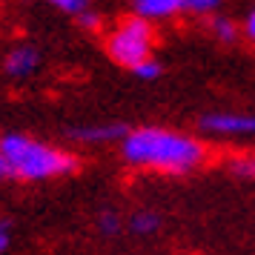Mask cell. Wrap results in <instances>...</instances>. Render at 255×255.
Masks as SVG:
<instances>
[{
	"label": "cell",
	"instance_id": "obj_1",
	"mask_svg": "<svg viewBox=\"0 0 255 255\" xmlns=\"http://www.w3.org/2000/svg\"><path fill=\"white\" fill-rule=\"evenodd\" d=\"M121 155L132 169L186 175L207 161V146L186 132L166 127H135L121 138Z\"/></svg>",
	"mask_w": 255,
	"mask_h": 255
},
{
	"label": "cell",
	"instance_id": "obj_2",
	"mask_svg": "<svg viewBox=\"0 0 255 255\" xmlns=\"http://www.w3.org/2000/svg\"><path fill=\"white\" fill-rule=\"evenodd\" d=\"M0 155L6 163V175L20 181H49L78 169V158L72 152L23 132H6L0 138Z\"/></svg>",
	"mask_w": 255,
	"mask_h": 255
},
{
	"label": "cell",
	"instance_id": "obj_3",
	"mask_svg": "<svg viewBox=\"0 0 255 255\" xmlns=\"http://www.w3.org/2000/svg\"><path fill=\"white\" fill-rule=\"evenodd\" d=\"M104 49L109 60L124 66V69H135L138 63H143L146 58H152V49H155V32L152 23L143 17H127L106 35Z\"/></svg>",
	"mask_w": 255,
	"mask_h": 255
},
{
	"label": "cell",
	"instance_id": "obj_4",
	"mask_svg": "<svg viewBox=\"0 0 255 255\" xmlns=\"http://www.w3.org/2000/svg\"><path fill=\"white\" fill-rule=\"evenodd\" d=\"M198 127L218 138H255V112H207Z\"/></svg>",
	"mask_w": 255,
	"mask_h": 255
},
{
	"label": "cell",
	"instance_id": "obj_5",
	"mask_svg": "<svg viewBox=\"0 0 255 255\" xmlns=\"http://www.w3.org/2000/svg\"><path fill=\"white\" fill-rule=\"evenodd\" d=\"M37 69H40V52L35 46H29V43L12 46L3 55V72L14 81H23L29 75H35Z\"/></svg>",
	"mask_w": 255,
	"mask_h": 255
},
{
	"label": "cell",
	"instance_id": "obj_6",
	"mask_svg": "<svg viewBox=\"0 0 255 255\" xmlns=\"http://www.w3.org/2000/svg\"><path fill=\"white\" fill-rule=\"evenodd\" d=\"M124 135H127V127H121V124H86V127H75L69 132L72 140H78V143H89V146L121 143Z\"/></svg>",
	"mask_w": 255,
	"mask_h": 255
},
{
	"label": "cell",
	"instance_id": "obj_7",
	"mask_svg": "<svg viewBox=\"0 0 255 255\" xmlns=\"http://www.w3.org/2000/svg\"><path fill=\"white\" fill-rule=\"evenodd\" d=\"M132 9H135V17H143V20H166V17H175V14L184 12V0H129Z\"/></svg>",
	"mask_w": 255,
	"mask_h": 255
},
{
	"label": "cell",
	"instance_id": "obj_8",
	"mask_svg": "<svg viewBox=\"0 0 255 255\" xmlns=\"http://www.w3.org/2000/svg\"><path fill=\"white\" fill-rule=\"evenodd\" d=\"M161 215L158 212H152V209H138L132 218H129V230L135 232V235H155V232L161 230Z\"/></svg>",
	"mask_w": 255,
	"mask_h": 255
},
{
	"label": "cell",
	"instance_id": "obj_9",
	"mask_svg": "<svg viewBox=\"0 0 255 255\" xmlns=\"http://www.w3.org/2000/svg\"><path fill=\"white\" fill-rule=\"evenodd\" d=\"M209 29H212V35L218 37L221 43H235L238 35H241V26L235 23L232 17H224V14H212Z\"/></svg>",
	"mask_w": 255,
	"mask_h": 255
},
{
	"label": "cell",
	"instance_id": "obj_10",
	"mask_svg": "<svg viewBox=\"0 0 255 255\" xmlns=\"http://www.w3.org/2000/svg\"><path fill=\"white\" fill-rule=\"evenodd\" d=\"M132 75L140 78V81H158V78L163 75V63L152 55V58H146L143 63H138V66L132 69Z\"/></svg>",
	"mask_w": 255,
	"mask_h": 255
},
{
	"label": "cell",
	"instance_id": "obj_11",
	"mask_svg": "<svg viewBox=\"0 0 255 255\" xmlns=\"http://www.w3.org/2000/svg\"><path fill=\"white\" fill-rule=\"evenodd\" d=\"M221 9V0H184V12L195 17H212Z\"/></svg>",
	"mask_w": 255,
	"mask_h": 255
},
{
	"label": "cell",
	"instance_id": "obj_12",
	"mask_svg": "<svg viewBox=\"0 0 255 255\" xmlns=\"http://www.w3.org/2000/svg\"><path fill=\"white\" fill-rule=\"evenodd\" d=\"M121 215H118L115 209H104L101 215H98V230L104 232V235H118L121 232Z\"/></svg>",
	"mask_w": 255,
	"mask_h": 255
},
{
	"label": "cell",
	"instance_id": "obj_13",
	"mask_svg": "<svg viewBox=\"0 0 255 255\" xmlns=\"http://www.w3.org/2000/svg\"><path fill=\"white\" fill-rule=\"evenodd\" d=\"M49 6H55L58 12L63 14H72V17H78L81 12H86L89 9V0H46Z\"/></svg>",
	"mask_w": 255,
	"mask_h": 255
},
{
	"label": "cell",
	"instance_id": "obj_14",
	"mask_svg": "<svg viewBox=\"0 0 255 255\" xmlns=\"http://www.w3.org/2000/svg\"><path fill=\"white\" fill-rule=\"evenodd\" d=\"M230 169L238 178H253L255 181V155H241V158L230 161Z\"/></svg>",
	"mask_w": 255,
	"mask_h": 255
},
{
	"label": "cell",
	"instance_id": "obj_15",
	"mask_svg": "<svg viewBox=\"0 0 255 255\" xmlns=\"http://www.w3.org/2000/svg\"><path fill=\"white\" fill-rule=\"evenodd\" d=\"M75 20H78V26H81V29H86V32H104V17L95 12V9L81 12Z\"/></svg>",
	"mask_w": 255,
	"mask_h": 255
},
{
	"label": "cell",
	"instance_id": "obj_16",
	"mask_svg": "<svg viewBox=\"0 0 255 255\" xmlns=\"http://www.w3.org/2000/svg\"><path fill=\"white\" fill-rule=\"evenodd\" d=\"M14 244V224L12 218H0V255H6Z\"/></svg>",
	"mask_w": 255,
	"mask_h": 255
},
{
	"label": "cell",
	"instance_id": "obj_17",
	"mask_svg": "<svg viewBox=\"0 0 255 255\" xmlns=\"http://www.w3.org/2000/svg\"><path fill=\"white\" fill-rule=\"evenodd\" d=\"M241 35L247 37V40H253L255 43V9L247 17H244V23H241Z\"/></svg>",
	"mask_w": 255,
	"mask_h": 255
},
{
	"label": "cell",
	"instance_id": "obj_18",
	"mask_svg": "<svg viewBox=\"0 0 255 255\" xmlns=\"http://www.w3.org/2000/svg\"><path fill=\"white\" fill-rule=\"evenodd\" d=\"M0 178H6V163H3V155H0Z\"/></svg>",
	"mask_w": 255,
	"mask_h": 255
}]
</instances>
